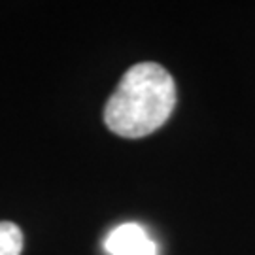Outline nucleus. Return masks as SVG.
I'll use <instances>...</instances> for the list:
<instances>
[{"mask_svg": "<svg viewBox=\"0 0 255 255\" xmlns=\"http://www.w3.org/2000/svg\"><path fill=\"white\" fill-rule=\"evenodd\" d=\"M176 106V83L157 63H138L121 78L104 106L106 127L123 138H142L168 121Z\"/></svg>", "mask_w": 255, "mask_h": 255, "instance_id": "f257e3e1", "label": "nucleus"}, {"mask_svg": "<svg viewBox=\"0 0 255 255\" xmlns=\"http://www.w3.org/2000/svg\"><path fill=\"white\" fill-rule=\"evenodd\" d=\"M108 255H157V244L138 223H123L112 229L104 240Z\"/></svg>", "mask_w": 255, "mask_h": 255, "instance_id": "f03ea898", "label": "nucleus"}, {"mask_svg": "<svg viewBox=\"0 0 255 255\" xmlns=\"http://www.w3.org/2000/svg\"><path fill=\"white\" fill-rule=\"evenodd\" d=\"M23 233L11 221H0V255H21Z\"/></svg>", "mask_w": 255, "mask_h": 255, "instance_id": "7ed1b4c3", "label": "nucleus"}]
</instances>
